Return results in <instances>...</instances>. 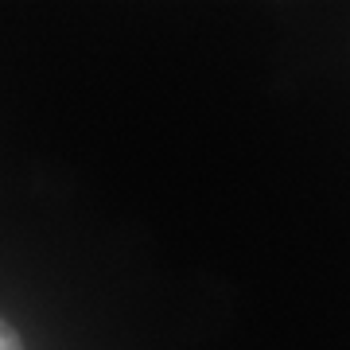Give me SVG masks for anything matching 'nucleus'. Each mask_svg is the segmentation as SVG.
<instances>
[{
	"label": "nucleus",
	"mask_w": 350,
	"mask_h": 350,
	"mask_svg": "<svg viewBox=\"0 0 350 350\" xmlns=\"http://www.w3.org/2000/svg\"><path fill=\"white\" fill-rule=\"evenodd\" d=\"M0 350H24L20 347V338H16V331L4 323V319H0Z\"/></svg>",
	"instance_id": "obj_1"
}]
</instances>
